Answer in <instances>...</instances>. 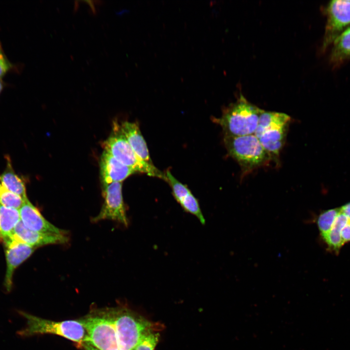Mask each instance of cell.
<instances>
[{
    "label": "cell",
    "mask_w": 350,
    "mask_h": 350,
    "mask_svg": "<svg viewBox=\"0 0 350 350\" xmlns=\"http://www.w3.org/2000/svg\"><path fill=\"white\" fill-rule=\"evenodd\" d=\"M19 314L25 318L26 326L18 331L20 336L51 334L60 336L82 346L86 335L83 325L77 320L53 321L34 315L24 311Z\"/></svg>",
    "instance_id": "5"
},
{
    "label": "cell",
    "mask_w": 350,
    "mask_h": 350,
    "mask_svg": "<svg viewBox=\"0 0 350 350\" xmlns=\"http://www.w3.org/2000/svg\"><path fill=\"white\" fill-rule=\"evenodd\" d=\"M340 212V209L336 208L325 210L319 215L317 220V225L323 239L332 229Z\"/></svg>",
    "instance_id": "20"
},
{
    "label": "cell",
    "mask_w": 350,
    "mask_h": 350,
    "mask_svg": "<svg viewBox=\"0 0 350 350\" xmlns=\"http://www.w3.org/2000/svg\"><path fill=\"white\" fill-rule=\"evenodd\" d=\"M159 338V333L151 332L144 335L134 350H154Z\"/></svg>",
    "instance_id": "22"
},
{
    "label": "cell",
    "mask_w": 350,
    "mask_h": 350,
    "mask_svg": "<svg viewBox=\"0 0 350 350\" xmlns=\"http://www.w3.org/2000/svg\"><path fill=\"white\" fill-rule=\"evenodd\" d=\"M3 185L10 192L16 194L24 200L28 198L26 195L25 182L14 171L10 159L7 158L5 169L0 176Z\"/></svg>",
    "instance_id": "17"
},
{
    "label": "cell",
    "mask_w": 350,
    "mask_h": 350,
    "mask_svg": "<svg viewBox=\"0 0 350 350\" xmlns=\"http://www.w3.org/2000/svg\"><path fill=\"white\" fill-rule=\"evenodd\" d=\"M341 238L344 244L350 241V219L348 221L341 231Z\"/></svg>",
    "instance_id": "24"
},
{
    "label": "cell",
    "mask_w": 350,
    "mask_h": 350,
    "mask_svg": "<svg viewBox=\"0 0 350 350\" xmlns=\"http://www.w3.org/2000/svg\"><path fill=\"white\" fill-rule=\"evenodd\" d=\"M104 151L122 164L133 169L136 173L163 179L166 181L163 174L153 164L141 159L134 151L126 138L121 132L119 124L114 123L113 132L103 143Z\"/></svg>",
    "instance_id": "6"
},
{
    "label": "cell",
    "mask_w": 350,
    "mask_h": 350,
    "mask_svg": "<svg viewBox=\"0 0 350 350\" xmlns=\"http://www.w3.org/2000/svg\"><path fill=\"white\" fill-rule=\"evenodd\" d=\"M340 209L341 212L344 214L348 218L350 219V202L343 205Z\"/></svg>",
    "instance_id": "25"
},
{
    "label": "cell",
    "mask_w": 350,
    "mask_h": 350,
    "mask_svg": "<svg viewBox=\"0 0 350 350\" xmlns=\"http://www.w3.org/2000/svg\"><path fill=\"white\" fill-rule=\"evenodd\" d=\"M100 169L103 186L113 182H122L128 176L136 173L105 151L101 158Z\"/></svg>",
    "instance_id": "13"
},
{
    "label": "cell",
    "mask_w": 350,
    "mask_h": 350,
    "mask_svg": "<svg viewBox=\"0 0 350 350\" xmlns=\"http://www.w3.org/2000/svg\"><path fill=\"white\" fill-rule=\"evenodd\" d=\"M77 320L86 332L84 343L100 350H120L114 324L109 312L88 315Z\"/></svg>",
    "instance_id": "7"
},
{
    "label": "cell",
    "mask_w": 350,
    "mask_h": 350,
    "mask_svg": "<svg viewBox=\"0 0 350 350\" xmlns=\"http://www.w3.org/2000/svg\"><path fill=\"white\" fill-rule=\"evenodd\" d=\"M264 110L251 104L242 94L225 108L214 121L223 129L224 136L240 137L254 134Z\"/></svg>",
    "instance_id": "1"
},
{
    "label": "cell",
    "mask_w": 350,
    "mask_h": 350,
    "mask_svg": "<svg viewBox=\"0 0 350 350\" xmlns=\"http://www.w3.org/2000/svg\"><path fill=\"white\" fill-rule=\"evenodd\" d=\"M15 65L12 64L6 55L0 41V79H2L9 72L15 70Z\"/></svg>",
    "instance_id": "23"
},
{
    "label": "cell",
    "mask_w": 350,
    "mask_h": 350,
    "mask_svg": "<svg viewBox=\"0 0 350 350\" xmlns=\"http://www.w3.org/2000/svg\"><path fill=\"white\" fill-rule=\"evenodd\" d=\"M19 211L21 222L30 230L46 233L67 234L66 230L58 228L47 221L28 199L24 202Z\"/></svg>",
    "instance_id": "11"
},
{
    "label": "cell",
    "mask_w": 350,
    "mask_h": 350,
    "mask_svg": "<svg viewBox=\"0 0 350 350\" xmlns=\"http://www.w3.org/2000/svg\"><path fill=\"white\" fill-rule=\"evenodd\" d=\"M2 242L6 262L4 286L6 291L10 292L12 287L15 270L30 257L36 248L24 243L14 234Z\"/></svg>",
    "instance_id": "9"
},
{
    "label": "cell",
    "mask_w": 350,
    "mask_h": 350,
    "mask_svg": "<svg viewBox=\"0 0 350 350\" xmlns=\"http://www.w3.org/2000/svg\"><path fill=\"white\" fill-rule=\"evenodd\" d=\"M14 234L24 243L35 248L49 245L63 244L68 241L66 234L35 231L27 228L21 221L16 226Z\"/></svg>",
    "instance_id": "14"
},
{
    "label": "cell",
    "mask_w": 350,
    "mask_h": 350,
    "mask_svg": "<svg viewBox=\"0 0 350 350\" xmlns=\"http://www.w3.org/2000/svg\"><path fill=\"white\" fill-rule=\"evenodd\" d=\"M26 200H24L19 195L9 191L3 185L0 178V204L7 207L19 210Z\"/></svg>",
    "instance_id": "21"
},
{
    "label": "cell",
    "mask_w": 350,
    "mask_h": 350,
    "mask_svg": "<svg viewBox=\"0 0 350 350\" xmlns=\"http://www.w3.org/2000/svg\"><path fill=\"white\" fill-rule=\"evenodd\" d=\"M20 221L19 210L0 204V240L12 236Z\"/></svg>",
    "instance_id": "16"
},
{
    "label": "cell",
    "mask_w": 350,
    "mask_h": 350,
    "mask_svg": "<svg viewBox=\"0 0 350 350\" xmlns=\"http://www.w3.org/2000/svg\"><path fill=\"white\" fill-rule=\"evenodd\" d=\"M327 20L323 48L327 47L350 24V0L331 1L327 8Z\"/></svg>",
    "instance_id": "10"
},
{
    "label": "cell",
    "mask_w": 350,
    "mask_h": 350,
    "mask_svg": "<svg viewBox=\"0 0 350 350\" xmlns=\"http://www.w3.org/2000/svg\"><path fill=\"white\" fill-rule=\"evenodd\" d=\"M114 324L120 350H134L145 334L162 326L147 320L128 309L109 312Z\"/></svg>",
    "instance_id": "2"
},
{
    "label": "cell",
    "mask_w": 350,
    "mask_h": 350,
    "mask_svg": "<svg viewBox=\"0 0 350 350\" xmlns=\"http://www.w3.org/2000/svg\"><path fill=\"white\" fill-rule=\"evenodd\" d=\"M119 126L121 132L135 153L143 160L152 164L146 143L139 125L135 122L125 121Z\"/></svg>",
    "instance_id": "15"
},
{
    "label": "cell",
    "mask_w": 350,
    "mask_h": 350,
    "mask_svg": "<svg viewBox=\"0 0 350 350\" xmlns=\"http://www.w3.org/2000/svg\"><path fill=\"white\" fill-rule=\"evenodd\" d=\"M348 219L347 217L340 211L332 229L327 236L323 238L331 249L338 252L344 245L341 238V231L347 223Z\"/></svg>",
    "instance_id": "18"
},
{
    "label": "cell",
    "mask_w": 350,
    "mask_h": 350,
    "mask_svg": "<svg viewBox=\"0 0 350 350\" xmlns=\"http://www.w3.org/2000/svg\"><path fill=\"white\" fill-rule=\"evenodd\" d=\"M82 346H83L85 350H100L88 344L85 343H83Z\"/></svg>",
    "instance_id": "26"
},
{
    "label": "cell",
    "mask_w": 350,
    "mask_h": 350,
    "mask_svg": "<svg viewBox=\"0 0 350 350\" xmlns=\"http://www.w3.org/2000/svg\"><path fill=\"white\" fill-rule=\"evenodd\" d=\"M224 141L228 153L239 164L243 174L266 165L272 160L254 134L224 136Z\"/></svg>",
    "instance_id": "4"
},
{
    "label": "cell",
    "mask_w": 350,
    "mask_h": 350,
    "mask_svg": "<svg viewBox=\"0 0 350 350\" xmlns=\"http://www.w3.org/2000/svg\"><path fill=\"white\" fill-rule=\"evenodd\" d=\"M291 119L285 113L274 111H264L260 117L254 135L272 160H279Z\"/></svg>",
    "instance_id": "3"
},
{
    "label": "cell",
    "mask_w": 350,
    "mask_h": 350,
    "mask_svg": "<svg viewBox=\"0 0 350 350\" xmlns=\"http://www.w3.org/2000/svg\"><path fill=\"white\" fill-rule=\"evenodd\" d=\"M103 205L98 215L93 218L92 221L108 219L127 226L128 221L123 201L122 183L113 182L103 186Z\"/></svg>",
    "instance_id": "8"
},
{
    "label": "cell",
    "mask_w": 350,
    "mask_h": 350,
    "mask_svg": "<svg viewBox=\"0 0 350 350\" xmlns=\"http://www.w3.org/2000/svg\"><path fill=\"white\" fill-rule=\"evenodd\" d=\"M6 84L5 83V82L2 80V79H0V94L3 90L4 87L6 86Z\"/></svg>",
    "instance_id": "27"
},
{
    "label": "cell",
    "mask_w": 350,
    "mask_h": 350,
    "mask_svg": "<svg viewBox=\"0 0 350 350\" xmlns=\"http://www.w3.org/2000/svg\"><path fill=\"white\" fill-rule=\"evenodd\" d=\"M165 175L166 181L171 187L173 194L176 201L185 211L195 216L202 224L204 225L206 221L198 201L190 190L177 180L169 171H167Z\"/></svg>",
    "instance_id": "12"
},
{
    "label": "cell",
    "mask_w": 350,
    "mask_h": 350,
    "mask_svg": "<svg viewBox=\"0 0 350 350\" xmlns=\"http://www.w3.org/2000/svg\"><path fill=\"white\" fill-rule=\"evenodd\" d=\"M331 58L335 62L350 58V28L334 40Z\"/></svg>",
    "instance_id": "19"
}]
</instances>
